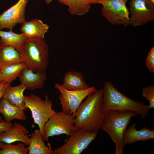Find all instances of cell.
<instances>
[{"mask_svg":"<svg viewBox=\"0 0 154 154\" xmlns=\"http://www.w3.org/2000/svg\"><path fill=\"white\" fill-rule=\"evenodd\" d=\"M30 143L27 147L28 154H53V151L45 144L40 129L32 132Z\"/></svg>","mask_w":154,"mask_h":154,"instance_id":"obj_20","label":"cell"},{"mask_svg":"<svg viewBox=\"0 0 154 154\" xmlns=\"http://www.w3.org/2000/svg\"><path fill=\"white\" fill-rule=\"evenodd\" d=\"M27 66L33 72H44L49 62L48 49L44 39L28 38L21 54Z\"/></svg>","mask_w":154,"mask_h":154,"instance_id":"obj_4","label":"cell"},{"mask_svg":"<svg viewBox=\"0 0 154 154\" xmlns=\"http://www.w3.org/2000/svg\"><path fill=\"white\" fill-rule=\"evenodd\" d=\"M23 142L16 144L3 143L0 149V154H27L29 152L28 147Z\"/></svg>","mask_w":154,"mask_h":154,"instance_id":"obj_24","label":"cell"},{"mask_svg":"<svg viewBox=\"0 0 154 154\" xmlns=\"http://www.w3.org/2000/svg\"><path fill=\"white\" fill-rule=\"evenodd\" d=\"M0 44L12 46L21 55L25 42L28 38L23 33L17 34L12 31L0 30Z\"/></svg>","mask_w":154,"mask_h":154,"instance_id":"obj_19","label":"cell"},{"mask_svg":"<svg viewBox=\"0 0 154 154\" xmlns=\"http://www.w3.org/2000/svg\"><path fill=\"white\" fill-rule=\"evenodd\" d=\"M0 113L7 122H11L15 119L25 121L27 119L24 110L2 98L0 102Z\"/></svg>","mask_w":154,"mask_h":154,"instance_id":"obj_18","label":"cell"},{"mask_svg":"<svg viewBox=\"0 0 154 154\" xmlns=\"http://www.w3.org/2000/svg\"><path fill=\"white\" fill-rule=\"evenodd\" d=\"M128 0H104L102 15L110 23L126 27L129 25V12L126 6Z\"/></svg>","mask_w":154,"mask_h":154,"instance_id":"obj_9","label":"cell"},{"mask_svg":"<svg viewBox=\"0 0 154 154\" xmlns=\"http://www.w3.org/2000/svg\"><path fill=\"white\" fill-rule=\"evenodd\" d=\"M45 97L44 100L39 96L31 94L25 96L24 100L26 107L31 112L35 123L38 125L44 140V125L51 116L56 112L52 108V100L47 95Z\"/></svg>","mask_w":154,"mask_h":154,"instance_id":"obj_5","label":"cell"},{"mask_svg":"<svg viewBox=\"0 0 154 154\" xmlns=\"http://www.w3.org/2000/svg\"><path fill=\"white\" fill-rule=\"evenodd\" d=\"M10 85L11 83H6L3 81L0 83V102L5 89L7 86ZM2 120V118L0 116V122Z\"/></svg>","mask_w":154,"mask_h":154,"instance_id":"obj_28","label":"cell"},{"mask_svg":"<svg viewBox=\"0 0 154 154\" xmlns=\"http://www.w3.org/2000/svg\"><path fill=\"white\" fill-rule=\"evenodd\" d=\"M129 24L140 26L154 20V5L149 0H131Z\"/></svg>","mask_w":154,"mask_h":154,"instance_id":"obj_10","label":"cell"},{"mask_svg":"<svg viewBox=\"0 0 154 154\" xmlns=\"http://www.w3.org/2000/svg\"><path fill=\"white\" fill-rule=\"evenodd\" d=\"M104 112L103 89H96L86 97L77 109L74 119L75 129L98 133Z\"/></svg>","mask_w":154,"mask_h":154,"instance_id":"obj_1","label":"cell"},{"mask_svg":"<svg viewBox=\"0 0 154 154\" xmlns=\"http://www.w3.org/2000/svg\"><path fill=\"white\" fill-rule=\"evenodd\" d=\"M139 114L133 112L109 110L105 112L100 127L110 137L115 146V154H124L123 134L132 117Z\"/></svg>","mask_w":154,"mask_h":154,"instance_id":"obj_2","label":"cell"},{"mask_svg":"<svg viewBox=\"0 0 154 154\" xmlns=\"http://www.w3.org/2000/svg\"><path fill=\"white\" fill-rule=\"evenodd\" d=\"M29 133L25 126L15 122L9 129L0 134V141L8 144L20 141L28 146L31 140L27 136Z\"/></svg>","mask_w":154,"mask_h":154,"instance_id":"obj_12","label":"cell"},{"mask_svg":"<svg viewBox=\"0 0 154 154\" xmlns=\"http://www.w3.org/2000/svg\"><path fill=\"white\" fill-rule=\"evenodd\" d=\"M3 81V77L0 69V83Z\"/></svg>","mask_w":154,"mask_h":154,"instance_id":"obj_30","label":"cell"},{"mask_svg":"<svg viewBox=\"0 0 154 154\" xmlns=\"http://www.w3.org/2000/svg\"><path fill=\"white\" fill-rule=\"evenodd\" d=\"M55 87L60 93L59 98L62 111L66 114L72 115L74 118L75 113L83 101L96 89L92 86L84 90H70L58 83H56Z\"/></svg>","mask_w":154,"mask_h":154,"instance_id":"obj_8","label":"cell"},{"mask_svg":"<svg viewBox=\"0 0 154 154\" xmlns=\"http://www.w3.org/2000/svg\"><path fill=\"white\" fill-rule=\"evenodd\" d=\"M137 123L131 124L125 131L123 136V142L125 145L134 143L138 141H146L154 139V130L145 127L138 130L136 126Z\"/></svg>","mask_w":154,"mask_h":154,"instance_id":"obj_14","label":"cell"},{"mask_svg":"<svg viewBox=\"0 0 154 154\" xmlns=\"http://www.w3.org/2000/svg\"><path fill=\"white\" fill-rule=\"evenodd\" d=\"M28 0H19L15 5L0 15V30L5 28L12 31L18 24L25 21V11Z\"/></svg>","mask_w":154,"mask_h":154,"instance_id":"obj_11","label":"cell"},{"mask_svg":"<svg viewBox=\"0 0 154 154\" xmlns=\"http://www.w3.org/2000/svg\"><path fill=\"white\" fill-rule=\"evenodd\" d=\"M151 3L154 5V0H149Z\"/></svg>","mask_w":154,"mask_h":154,"instance_id":"obj_32","label":"cell"},{"mask_svg":"<svg viewBox=\"0 0 154 154\" xmlns=\"http://www.w3.org/2000/svg\"><path fill=\"white\" fill-rule=\"evenodd\" d=\"M22 24L20 31L27 38L38 37L44 39L49 27L48 25L37 19L25 21Z\"/></svg>","mask_w":154,"mask_h":154,"instance_id":"obj_15","label":"cell"},{"mask_svg":"<svg viewBox=\"0 0 154 154\" xmlns=\"http://www.w3.org/2000/svg\"><path fill=\"white\" fill-rule=\"evenodd\" d=\"M142 96L143 97L149 102V108H154V86H149L143 87L142 89Z\"/></svg>","mask_w":154,"mask_h":154,"instance_id":"obj_25","label":"cell"},{"mask_svg":"<svg viewBox=\"0 0 154 154\" xmlns=\"http://www.w3.org/2000/svg\"><path fill=\"white\" fill-rule=\"evenodd\" d=\"M23 62L20 53L9 45L0 44V68L11 64Z\"/></svg>","mask_w":154,"mask_h":154,"instance_id":"obj_21","label":"cell"},{"mask_svg":"<svg viewBox=\"0 0 154 154\" xmlns=\"http://www.w3.org/2000/svg\"><path fill=\"white\" fill-rule=\"evenodd\" d=\"M98 133L75 129L65 143L53 151V154H80L96 138Z\"/></svg>","mask_w":154,"mask_h":154,"instance_id":"obj_7","label":"cell"},{"mask_svg":"<svg viewBox=\"0 0 154 154\" xmlns=\"http://www.w3.org/2000/svg\"><path fill=\"white\" fill-rule=\"evenodd\" d=\"M26 87L21 84L17 86H7L3 94L2 98L8 101L10 103L25 111L28 108L26 107L24 102L23 93Z\"/></svg>","mask_w":154,"mask_h":154,"instance_id":"obj_16","label":"cell"},{"mask_svg":"<svg viewBox=\"0 0 154 154\" xmlns=\"http://www.w3.org/2000/svg\"><path fill=\"white\" fill-rule=\"evenodd\" d=\"M3 143L2 142H1V141H0V149H1V146L2 145Z\"/></svg>","mask_w":154,"mask_h":154,"instance_id":"obj_33","label":"cell"},{"mask_svg":"<svg viewBox=\"0 0 154 154\" xmlns=\"http://www.w3.org/2000/svg\"><path fill=\"white\" fill-rule=\"evenodd\" d=\"M61 85L64 88L70 90H84L90 87L85 81L82 73L77 71L66 73Z\"/></svg>","mask_w":154,"mask_h":154,"instance_id":"obj_17","label":"cell"},{"mask_svg":"<svg viewBox=\"0 0 154 154\" xmlns=\"http://www.w3.org/2000/svg\"><path fill=\"white\" fill-rule=\"evenodd\" d=\"M27 66L23 62L15 63L0 68L3 81L11 83L19 77L22 70Z\"/></svg>","mask_w":154,"mask_h":154,"instance_id":"obj_23","label":"cell"},{"mask_svg":"<svg viewBox=\"0 0 154 154\" xmlns=\"http://www.w3.org/2000/svg\"><path fill=\"white\" fill-rule=\"evenodd\" d=\"M91 4H102L104 0H89Z\"/></svg>","mask_w":154,"mask_h":154,"instance_id":"obj_29","label":"cell"},{"mask_svg":"<svg viewBox=\"0 0 154 154\" xmlns=\"http://www.w3.org/2000/svg\"><path fill=\"white\" fill-rule=\"evenodd\" d=\"M104 111L109 110L135 112L142 119L149 115V105L144 102L132 100L119 91L110 81L105 82L103 89Z\"/></svg>","mask_w":154,"mask_h":154,"instance_id":"obj_3","label":"cell"},{"mask_svg":"<svg viewBox=\"0 0 154 154\" xmlns=\"http://www.w3.org/2000/svg\"><path fill=\"white\" fill-rule=\"evenodd\" d=\"M68 7V11L72 15L82 16L87 13L90 8L89 0H57Z\"/></svg>","mask_w":154,"mask_h":154,"instance_id":"obj_22","label":"cell"},{"mask_svg":"<svg viewBox=\"0 0 154 154\" xmlns=\"http://www.w3.org/2000/svg\"><path fill=\"white\" fill-rule=\"evenodd\" d=\"M21 84L32 91L42 88L47 78L44 72H35L27 66L21 71L19 76Z\"/></svg>","mask_w":154,"mask_h":154,"instance_id":"obj_13","label":"cell"},{"mask_svg":"<svg viewBox=\"0 0 154 154\" xmlns=\"http://www.w3.org/2000/svg\"><path fill=\"white\" fill-rule=\"evenodd\" d=\"M12 124L11 122L2 120L0 122V134L9 129Z\"/></svg>","mask_w":154,"mask_h":154,"instance_id":"obj_27","label":"cell"},{"mask_svg":"<svg viewBox=\"0 0 154 154\" xmlns=\"http://www.w3.org/2000/svg\"><path fill=\"white\" fill-rule=\"evenodd\" d=\"M74 119L72 115L66 114L62 111L56 112L44 125V141H48L50 137L62 134L70 136L75 129Z\"/></svg>","mask_w":154,"mask_h":154,"instance_id":"obj_6","label":"cell"},{"mask_svg":"<svg viewBox=\"0 0 154 154\" xmlns=\"http://www.w3.org/2000/svg\"><path fill=\"white\" fill-rule=\"evenodd\" d=\"M45 1L47 4H48L50 3L51 2L54 0H45Z\"/></svg>","mask_w":154,"mask_h":154,"instance_id":"obj_31","label":"cell"},{"mask_svg":"<svg viewBox=\"0 0 154 154\" xmlns=\"http://www.w3.org/2000/svg\"><path fill=\"white\" fill-rule=\"evenodd\" d=\"M145 64L148 70L154 73V46L149 52L145 60Z\"/></svg>","mask_w":154,"mask_h":154,"instance_id":"obj_26","label":"cell"}]
</instances>
